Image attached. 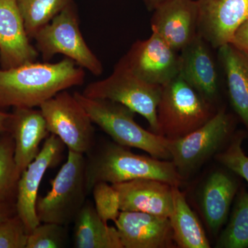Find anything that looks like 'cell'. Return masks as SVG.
Listing matches in <instances>:
<instances>
[{
    "instance_id": "7",
    "label": "cell",
    "mask_w": 248,
    "mask_h": 248,
    "mask_svg": "<svg viewBox=\"0 0 248 248\" xmlns=\"http://www.w3.org/2000/svg\"><path fill=\"white\" fill-rule=\"evenodd\" d=\"M35 48L45 62L57 54L65 55L95 76L103 73L102 62L85 42L76 8L71 1L33 37Z\"/></svg>"
},
{
    "instance_id": "8",
    "label": "cell",
    "mask_w": 248,
    "mask_h": 248,
    "mask_svg": "<svg viewBox=\"0 0 248 248\" xmlns=\"http://www.w3.org/2000/svg\"><path fill=\"white\" fill-rule=\"evenodd\" d=\"M49 133L58 137L68 150L87 154L95 144L93 122L74 94L59 93L40 106Z\"/></svg>"
},
{
    "instance_id": "25",
    "label": "cell",
    "mask_w": 248,
    "mask_h": 248,
    "mask_svg": "<svg viewBox=\"0 0 248 248\" xmlns=\"http://www.w3.org/2000/svg\"><path fill=\"white\" fill-rule=\"evenodd\" d=\"M218 248H248V192H241L226 229L217 243Z\"/></svg>"
},
{
    "instance_id": "30",
    "label": "cell",
    "mask_w": 248,
    "mask_h": 248,
    "mask_svg": "<svg viewBox=\"0 0 248 248\" xmlns=\"http://www.w3.org/2000/svg\"><path fill=\"white\" fill-rule=\"evenodd\" d=\"M230 44L248 53V17L235 31Z\"/></svg>"
},
{
    "instance_id": "27",
    "label": "cell",
    "mask_w": 248,
    "mask_h": 248,
    "mask_svg": "<svg viewBox=\"0 0 248 248\" xmlns=\"http://www.w3.org/2000/svg\"><path fill=\"white\" fill-rule=\"evenodd\" d=\"M94 208L103 221L115 222L121 213L120 197L112 184L99 182L93 187Z\"/></svg>"
},
{
    "instance_id": "28",
    "label": "cell",
    "mask_w": 248,
    "mask_h": 248,
    "mask_svg": "<svg viewBox=\"0 0 248 248\" xmlns=\"http://www.w3.org/2000/svg\"><path fill=\"white\" fill-rule=\"evenodd\" d=\"M244 135L239 134L232 140L226 149L217 155L220 164L242 177L248 184V156L242 148Z\"/></svg>"
},
{
    "instance_id": "6",
    "label": "cell",
    "mask_w": 248,
    "mask_h": 248,
    "mask_svg": "<svg viewBox=\"0 0 248 248\" xmlns=\"http://www.w3.org/2000/svg\"><path fill=\"white\" fill-rule=\"evenodd\" d=\"M161 86L139 78L122 60L106 79L91 83L82 94L93 99H108L123 104L146 119L153 133L158 134L157 107Z\"/></svg>"
},
{
    "instance_id": "24",
    "label": "cell",
    "mask_w": 248,
    "mask_h": 248,
    "mask_svg": "<svg viewBox=\"0 0 248 248\" xmlns=\"http://www.w3.org/2000/svg\"><path fill=\"white\" fill-rule=\"evenodd\" d=\"M14 138L9 132L0 134V201L16 204L21 172L14 158Z\"/></svg>"
},
{
    "instance_id": "13",
    "label": "cell",
    "mask_w": 248,
    "mask_h": 248,
    "mask_svg": "<svg viewBox=\"0 0 248 248\" xmlns=\"http://www.w3.org/2000/svg\"><path fill=\"white\" fill-rule=\"evenodd\" d=\"M198 33L213 47L230 43L248 17V0H197Z\"/></svg>"
},
{
    "instance_id": "26",
    "label": "cell",
    "mask_w": 248,
    "mask_h": 248,
    "mask_svg": "<svg viewBox=\"0 0 248 248\" xmlns=\"http://www.w3.org/2000/svg\"><path fill=\"white\" fill-rule=\"evenodd\" d=\"M66 226L40 223L28 235L26 248H62L68 241Z\"/></svg>"
},
{
    "instance_id": "31",
    "label": "cell",
    "mask_w": 248,
    "mask_h": 248,
    "mask_svg": "<svg viewBox=\"0 0 248 248\" xmlns=\"http://www.w3.org/2000/svg\"><path fill=\"white\" fill-rule=\"evenodd\" d=\"M16 215H17L16 204L0 201V222L4 221Z\"/></svg>"
},
{
    "instance_id": "14",
    "label": "cell",
    "mask_w": 248,
    "mask_h": 248,
    "mask_svg": "<svg viewBox=\"0 0 248 248\" xmlns=\"http://www.w3.org/2000/svg\"><path fill=\"white\" fill-rule=\"evenodd\" d=\"M212 48L198 34L180 51L179 76L215 105L219 96L221 78Z\"/></svg>"
},
{
    "instance_id": "33",
    "label": "cell",
    "mask_w": 248,
    "mask_h": 248,
    "mask_svg": "<svg viewBox=\"0 0 248 248\" xmlns=\"http://www.w3.org/2000/svg\"><path fill=\"white\" fill-rule=\"evenodd\" d=\"M146 3L148 9L151 10H154L156 6H159L161 3L167 1V0H143Z\"/></svg>"
},
{
    "instance_id": "32",
    "label": "cell",
    "mask_w": 248,
    "mask_h": 248,
    "mask_svg": "<svg viewBox=\"0 0 248 248\" xmlns=\"http://www.w3.org/2000/svg\"><path fill=\"white\" fill-rule=\"evenodd\" d=\"M11 117L12 113L0 111V134L9 132Z\"/></svg>"
},
{
    "instance_id": "17",
    "label": "cell",
    "mask_w": 248,
    "mask_h": 248,
    "mask_svg": "<svg viewBox=\"0 0 248 248\" xmlns=\"http://www.w3.org/2000/svg\"><path fill=\"white\" fill-rule=\"evenodd\" d=\"M120 197L121 211L143 212L169 218L174 209L173 186L152 179L112 184Z\"/></svg>"
},
{
    "instance_id": "15",
    "label": "cell",
    "mask_w": 248,
    "mask_h": 248,
    "mask_svg": "<svg viewBox=\"0 0 248 248\" xmlns=\"http://www.w3.org/2000/svg\"><path fill=\"white\" fill-rule=\"evenodd\" d=\"M123 248L172 247L169 218L138 211H121L115 221Z\"/></svg>"
},
{
    "instance_id": "18",
    "label": "cell",
    "mask_w": 248,
    "mask_h": 248,
    "mask_svg": "<svg viewBox=\"0 0 248 248\" xmlns=\"http://www.w3.org/2000/svg\"><path fill=\"white\" fill-rule=\"evenodd\" d=\"M14 108L9 132L14 140L15 161L22 174L40 153V143L50 133L40 109Z\"/></svg>"
},
{
    "instance_id": "1",
    "label": "cell",
    "mask_w": 248,
    "mask_h": 248,
    "mask_svg": "<svg viewBox=\"0 0 248 248\" xmlns=\"http://www.w3.org/2000/svg\"><path fill=\"white\" fill-rule=\"evenodd\" d=\"M84 69L65 58L0 69V108L40 107L59 93L84 83Z\"/></svg>"
},
{
    "instance_id": "5",
    "label": "cell",
    "mask_w": 248,
    "mask_h": 248,
    "mask_svg": "<svg viewBox=\"0 0 248 248\" xmlns=\"http://www.w3.org/2000/svg\"><path fill=\"white\" fill-rule=\"evenodd\" d=\"M86 158L81 153L68 150L65 164L50 182L51 189L38 197L36 213L40 223H54L68 226L86 203Z\"/></svg>"
},
{
    "instance_id": "11",
    "label": "cell",
    "mask_w": 248,
    "mask_h": 248,
    "mask_svg": "<svg viewBox=\"0 0 248 248\" xmlns=\"http://www.w3.org/2000/svg\"><path fill=\"white\" fill-rule=\"evenodd\" d=\"M64 143L58 137L50 134L35 159L21 174L17 184L16 214L30 233L40 224L36 213V203L41 182L47 170L61 161Z\"/></svg>"
},
{
    "instance_id": "3",
    "label": "cell",
    "mask_w": 248,
    "mask_h": 248,
    "mask_svg": "<svg viewBox=\"0 0 248 248\" xmlns=\"http://www.w3.org/2000/svg\"><path fill=\"white\" fill-rule=\"evenodd\" d=\"M73 94L93 123L117 144L141 150L156 159H171L170 140L140 126L135 121V112L128 107L108 99L87 97L81 93Z\"/></svg>"
},
{
    "instance_id": "19",
    "label": "cell",
    "mask_w": 248,
    "mask_h": 248,
    "mask_svg": "<svg viewBox=\"0 0 248 248\" xmlns=\"http://www.w3.org/2000/svg\"><path fill=\"white\" fill-rule=\"evenodd\" d=\"M233 110L248 130V53L228 43L218 48Z\"/></svg>"
},
{
    "instance_id": "4",
    "label": "cell",
    "mask_w": 248,
    "mask_h": 248,
    "mask_svg": "<svg viewBox=\"0 0 248 248\" xmlns=\"http://www.w3.org/2000/svg\"><path fill=\"white\" fill-rule=\"evenodd\" d=\"M217 110L179 75L161 86L158 134L170 140L183 138L207 123Z\"/></svg>"
},
{
    "instance_id": "10",
    "label": "cell",
    "mask_w": 248,
    "mask_h": 248,
    "mask_svg": "<svg viewBox=\"0 0 248 248\" xmlns=\"http://www.w3.org/2000/svg\"><path fill=\"white\" fill-rule=\"evenodd\" d=\"M121 60L134 74L156 86L168 84L180 72L179 53L154 32L135 42Z\"/></svg>"
},
{
    "instance_id": "22",
    "label": "cell",
    "mask_w": 248,
    "mask_h": 248,
    "mask_svg": "<svg viewBox=\"0 0 248 248\" xmlns=\"http://www.w3.org/2000/svg\"><path fill=\"white\" fill-rule=\"evenodd\" d=\"M174 209L169 217L174 241L179 248H209L210 242L203 227L189 206L185 194L173 186Z\"/></svg>"
},
{
    "instance_id": "12",
    "label": "cell",
    "mask_w": 248,
    "mask_h": 248,
    "mask_svg": "<svg viewBox=\"0 0 248 248\" xmlns=\"http://www.w3.org/2000/svg\"><path fill=\"white\" fill-rule=\"evenodd\" d=\"M151 19L152 31L179 53L198 35L197 0H167L156 6Z\"/></svg>"
},
{
    "instance_id": "23",
    "label": "cell",
    "mask_w": 248,
    "mask_h": 248,
    "mask_svg": "<svg viewBox=\"0 0 248 248\" xmlns=\"http://www.w3.org/2000/svg\"><path fill=\"white\" fill-rule=\"evenodd\" d=\"M71 0H17L19 11L29 38L48 24Z\"/></svg>"
},
{
    "instance_id": "2",
    "label": "cell",
    "mask_w": 248,
    "mask_h": 248,
    "mask_svg": "<svg viewBox=\"0 0 248 248\" xmlns=\"http://www.w3.org/2000/svg\"><path fill=\"white\" fill-rule=\"evenodd\" d=\"M86 155L85 182L88 195L99 182L120 184L138 179L161 181L179 187L183 178L172 161L132 153L115 142H95Z\"/></svg>"
},
{
    "instance_id": "9",
    "label": "cell",
    "mask_w": 248,
    "mask_h": 248,
    "mask_svg": "<svg viewBox=\"0 0 248 248\" xmlns=\"http://www.w3.org/2000/svg\"><path fill=\"white\" fill-rule=\"evenodd\" d=\"M232 116L219 108L207 123L183 138L170 140L171 159L183 179L221 148L233 130Z\"/></svg>"
},
{
    "instance_id": "21",
    "label": "cell",
    "mask_w": 248,
    "mask_h": 248,
    "mask_svg": "<svg viewBox=\"0 0 248 248\" xmlns=\"http://www.w3.org/2000/svg\"><path fill=\"white\" fill-rule=\"evenodd\" d=\"M73 223L75 248H123L116 227L108 226L91 202H86Z\"/></svg>"
},
{
    "instance_id": "20",
    "label": "cell",
    "mask_w": 248,
    "mask_h": 248,
    "mask_svg": "<svg viewBox=\"0 0 248 248\" xmlns=\"http://www.w3.org/2000/svg\"><path fill=\"white\" fill-rule=\"evenodd\" d=\"M237 190L236 181L223 171L212 173L205 182L202 191V212L214 234L226 223Z\"/></svg>"
},
{
    "instance_id": "29",
    "label": "cell",
    "mask_w": 248,
    "mask_h": 248,
    "mask_svg": "<svg viewBox=\"0 0 248 248\" xmlns=\"http://www.w3.org/2000/svg\"><path fill=\"white\" fill-rule=\"evenodd\" d=\"M29 233L17 215L0 222V248H26Z\"/></svg>"
},
{
    "instance_id": "16",
    "label": "cell",
    "mask_w": 248,
    "mask_h": 248,
    "mask_svg": "<svg viewBox=\"0 0 248 248\" xmlns=\"http://www.w3.org/2000/svg\"><path fill=\"white\" fill-rule=\"evenodd\" d=\"M39 52L31 45L17 0H0V63L1 69L35 62Z\"/></svg>"
}]
</instances>
